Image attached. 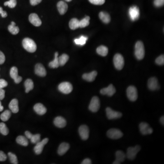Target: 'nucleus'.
Here are the masks:
<instances>
[{"label":"nucleus","instance_id":"cd10ccee","mask_svg":"<svg viewBox=\"0 0 164 164\" xmlns=\"http://www.w3.org/2000/svg\"><path fill=\"white\" fill-rule=\"evenodd\" d=\"M69 26L72 30H75L79 27V21L77 18H72L70 21Z\"/></svg>","mask_w":164,"mask_h":164},{"label":"nucleus","instance_id":"c9c22d12","mask_svg":"<svg viewBox=\"0 0 164 164\" xmlns=\"http://www.w3.org/2000/svg\"><path fill=\"white\" fill-rule=\"evenodd\" d=\"M87 39H88V37L82 36L79 38L75 39L74 40V42L77 45L83 46L85 44Z\"/></svg>","mask_w":164,"mask_h":164},{"label":"nucleus","instance_id":"5fc2aeb1","mask_svg":"<svg viewBox=\"0 0 164 164\" xmlns=\"http://www.w3.org/2000/svg\"><path fill=\"white\" fill-rule=\"evenodd\" d=\"M3 109H4V107H3V106H2V105H1V101H0V112L2 111Z\"/></svg>","mask_w":164,"mask_h":164},{"label":"nucleus","instance_id":"2eb2a0df","mask_svg":"<svg viewBox=\"0 0 164 164\" xmlns=\"http://www.w3.org/2000/svg\"><path fill=\"white\" fill-rule=\"evenodd\" d=\"M148 87L149 90L155 91L159 90L160 88L157 79L155 77H152L148 80Z\"/></svg>","mask_w":164,"mask_h":164},{"label":"nucleus","instance_id":"a18cd8bd","mask_svg":"<svg viewBox=\"0 0 164 164\" xmlns=\"http://www.w3.org/2000/svg\"><path fill=\"white\" fill-rule=\"evenodd\" d=\"M7 159V156L2 151H0V161H4Z\"/></svg>","mask_w":164,"mask_h":164},{"label":"nucleus","instance_id":"4468645a","mask_svg":"<svg viewBox=\"0 0 164 164\" xmlns=\"http://www.w3.org/2000/svg\"><path fill=\"white\" fill-rule=\"evenodd\" d=\"M10 74L11 77L14 79V82L16 84H19L22 81V77L18 76V69H17V67H11Z\"/></svg>","mask_w":164,"mask_h":164},{"label":"nucleus","instance_id":"58836bf2","mask_svg":"<svg viewBox=\"0 0 164 164\" xmlns=\"http://www.w3.org/2000/svg\"><path fill=\"white\" fill-rule=\"evenodd\" d=\"M31 141L32 144H36L40 141L41 135L40 134H36L32 135L31 138L30 139Z\"/></svg>","mask_w":164,"mask_h":164},{"label":"nucleus","instance_id":"a878e982","mask_svg":"<svg viewBox=\"0 0 164 164\" xmlns=\"http://www.w3.org/2000/svg\"><path fill=\"white\" fill-rule=\"evenodd\" d=\"M99 17L101 19V20L104 23L107 24L110 21V16L107 12L101 11L99 13Z\"/></svg>","mask_w":164,"mask_h":164},{"label":"nucleus","instance_id":"4be33fe9","mask_svg":"<svg viewBox=\"0 0 164 164\" xmlns=\"http://www.w3.org/2000/svg\"><path fill=\"white\" fill-rule=\"evenodd\" d=\"M97 74H98V73L96 71H93L91 73L84 74L82 76V78L87 81L91 82L95 80Z\"/></svg>","mask_w":164,"mask_h":164},{"label":"nucleus","instance_id":"0eeeda50","mask_svg":"<svg viewBox=\"0 0 164 164\" xmlns=\"http://www.w3.org/2000/svg\"><path fill=\"white\" fill-rule=\"evenodd\" d=\"M100 99L97 96H94L92 99L89 105V109L92 112H97L100 108Z\"/></svg>","mask_w":164,"mask_h":164},{"label":"nucleus","instance_id":"c756f323","mask_svg":"<svg viewBox=\"0 0 164 164\" xmlns=\"http://www.w3.org/2000/svg\"><path fill=\"white\" fill-rule=\"evenodd\" d=\"M24 86L26 93H28L34 88V84L32 80L31 79H27L25 81Z\"/></svg>","mask_w":164,"mask_h":164},{"label":"nucleus","instance_id":"bb28decb","mask_svg":"<svg viewBox=\"0 0 164 164\" xmlns=\"http://www.w3.org/2000/svg\"><path fill=\"white\" fill-rule=\"evenodd\" d=\"M58 56H59L58 52H56L55 54L54 59V60L50 62L49 64V66L51 68L56 69V68H57L59 66Z\"/></svg>","mask_w":164,"mask_h":164},{"label":"nucleus","instance_id":"b1692460","mask_svg":"<svg viewBox=\"0 0 164 164\" xmlns=\"http://www.w3.org/2000/svg\"><path fill=\"white\" fill-rule=\"evenodd\" d=\"M57 8L61 15L65 14L68 9V6L63 1H59L57 4Z\"/></svg>","mask_w":164,"mask_h":164},{"label":"nucleus","instance_id":"6e6552de","mask_svg":"<svg viewBox=\"0 0 164 164\" xmlns=\"http://www.w3.org/2000/svg\"><path fill=\"white\" fill-rule=\"evenodd\" d=\"M107 135L109 138L113 140L120 139L123 136V133L117 129H110L107 131Z\"/></svg>","mask_w":164,"mask_h":164},{"label":"nucleus","instance_id":"1a4fd4ad","mask_svg":"<svg viewBox=\"0 0 164 164\" xmlns=\"http://www.w3.org/2000/svg\"><path fill=\"white\" fill-rule=\"evenodd\" d=\"M106 115L109 120L119 119L122 117V114L120 112H117L113 110L110 107H108L106 109Z\"/></svg>","mask_w":164,"mask_h":164},{"label":"nucleus","instance_id":"ea45409f","mask_svg":"<svg viewBox=\"0 0 164 164\" xmlns=\"http://www.w3.org/2000/svg\"><path fill=\"white\" fill-rule=\"evenodd\" d=\"M16 5V0H10L9 1H6L4 3L5 6H8L11 8H13Z\"/></svg>","mask_w":164,"mask_h":164},{"label":"nucleus","instance_id":"603ef678","mask_svg":"<svg viewBox=\"0 0 164 164\" xmlns=\"http://www.w3.org/2000/svg\"><path fill=\"white\" fill-rule=\"evenodd\" d=\"M25 134L26 137L27 139H30L32 135V134L29 131H26Z\"/></svg>","mask_w":164,"mask_h":164},{"label":"nucleus","instance_id":"79ce46f5","mask_svg":"<svg viewBox=\"0 0 164 164\" xmlns=\"http://www.w3.org/2000/svg\"><path fill=\"white\" fill-rule=\"evenodd\" d=\"M92 4L96 5H101L105 3V0H89Z\"/></svg>","mask_w":164,"mask_h":164},{"label":"nucleus","instance_id":"72a5a7b5","mask_svg":"<svg viewBox=\"0 0 164 164\" xmlns=\"http://www.w3.org/2000/svg\"><path fill=\"white\" fill-rule=\"evenodd\" d=\"M11 116V112L10 110H6L1 114L0 116V118L2 121H6L9 120Z\"/></svg>","mask_w":164,"mask_h":164},{"label":"nucleus","instance_id":"9d476101","mask_svg":"<svg viewBox=\"0 0 164 164\" xmlns=\"http://www.w3.org/2000/svg\"><path fill=\"white\" fill-rule=\"evenodd\" d=\"M129 16L132 21L138 20L140 16V10L136 6H131L129 9Z\"/></svg>","mask_w":164,"mask_h":164},{"label":"nucleus","instance_id":"8fccbe9b","mask_svg":"<svg viewBox=\"0 0 164 164\" xmlns=\"http://www.w3.org/2000/svg\"><path fill=\"white\" fill-rule=\"evenodd\" d=\"M5 91L2 89H0V100H3L5 98Z\"/></svg>","mask_w":164,"mask_h":164},{"label":"nucleus","instance_id":"864d4df0","mask_svg":"<svg viewBox=\"0 0 164 164\" xmlns=\"http://www.w3.org/2000/svg\"><path fill=\"white\" fill-rule=\"evenodd\" d=\"M160 121L161 122V124L162 125H164V116H162V117L160 118Z\"/></svg>","mask_w":164,"mask_h":164},{"label":"nucleus","instance_id":"7c9ffc66","mask_svg":"<svg viewBox=\"0 0 164 164\" xmlns=\"http://www.w3.org/2000/svg\"><path fill=\"white\" fill-rule=\"evenodd\" d=\"M96 51L100 55L105 57L108 54V49L105 46H100L97 48Z\"/></svg>","mask_w":164,"mask_h":164},{"label":"nucleus","instance_id":"09e8293b","mask_svg":"<svg viewBox=\"0 0 164 164\" xmlns=\"http://www.w3.org/2000/svg\"><path fill=\"white\" fill-rule=\"evenodd\" d=\"M0 14L3 18H5L7 16V14L6 11L3 10L2 7H0Z\"/></svg>","mask_w":164,"mask_h":164},{"label":"nucleus","instance_id":"423d86ee","mask_svg":"<svg viewBox=\"0 0 164 164\" xmlns=\"http://www.w3.org/2000/svg\"><path fill=\"white\" fill-rule=\"evenodd\" d=\"M59 91L64 94H69L73 90V86L69 82H64L59 84L58 86Z\"/></svg>","mask_w":164,"mask_h":164},{"label":"nucleus","instance_id":"f03ea898","mask_svg":"<svg viewBox=\"0 0 164 164\" xmlns=\"http://www.w3.org/2000/svg\"><path fill=\"white\" fill-rule=\"evenodd\" d=\"M22 46L26 50L32 53L35 52L37 48L35 42L32 39L27 37L24 38L22 41Z\"/></svg>","mask_w":164,"mask_h":164},{"label":"nucleus","instance_id":"393cba45","mask_svg":"<svg viewBox=\"0 0 164 164\" xmlns=\"http://www.w3.org/2000/svg\"><path fill=\"white\" fill-rule=\"evenodd\" d=\"M9 109L13 113H17L19 111L18 101L16 99H13L9 105Z\"/></svg>","mask_w":164,"mask_h":164},{"label":"nucleus","instance_id":"37998d69","mask_svg":"<svg viewBox=\"0 0 164 164\" xmlns=\"http://www.w3.org/2000/svg\"><path fill=\"white\" fill-rule=\"evenodd\" d=\"M164 0H155L154 5L156 7H160L164 5Z\"/></svg>","mask_w":164,"mask_h":164},{"label":"nucleus","instance_id":"a19ab883","mask_svg":"<svg viewBox=\"0 0 164 164\" xmlns=\"http://www.w3.org/2000/svg\"><path fill=\"white\" fill-rule=\"evenodd\" d=\"M155 62L157 64L159 65H162L164 64V55H161L160 56L158 57L155 60Z\"/></svg>","mask_w":164,"mask_h":164},{"label":"nucleus","instance_id":"5701e85b","mask_svg":"<svg viewBox=\"0 0 164 164\" xmlns=\"http://www.w3.org/2000/svg\"><path fill=\"white\" fill-rule=\"evenodd\" d=\"M70 148V145L68 143L64 142L61 143L59 146L57 153L59 155H62L65 154Z\"/></svg>","mask_w":164,"mask_h":164},{"label":"nucleus","instance_id":"9b49d317","mask_svg":"<svg viewBox=\"0 0 164 164\" xmlns=\"http://www.w3.org/2000/svg\"><path fill=\"white\" fill-rule=\"evenodd\" d=\"M79 132L82 140H88L90 135V130L88 126L86 125H82L80 126L79 129Z\"/></svg>","mask_w":164,"mask_h":164},{"label":"nucleus","instance_id":"3c124183","mask_svg":"<svg viewBox=\"0 0 164 164\" xmlns=\"http://www.w3.org/2000/svg\"><path fill=\"white\" fill-rule=\"evenodd\" d=\"M92 163L91 160L90 159H89V158H86V159H85L82 162V164H91Z\"/></svg>","mask_w":164,"mask_h":164},{"label":"nucleus","instance_id":"39448f33","mask_svg":"<svg viewBox=\"0 0 164 164\" xmlns=\"http://www.w3.org/2000/svg\"><path fill=\"white\" fill-rule=\"evenodd\" d=\"M127 97L131 101H135L138 98L137 90L135 87L134 86H130L127 88L126 90Z\"/></svg>","mask_w":164,"mask_h":164},{"label":"nucleus","instance_id":"4c0bfd02","mask_svg":"<svg viewBox=\"0 0 164 164\" xmlns=\"http://www.w3.org/2000/svg\"><path fill=\"white\" fill-rule=\"evenodd\" d=\"M8 155L9 156V159L10 160L11 163L13 164H17L18 163L17 160V157L15 154L11 152H9L8 153Z\"/></svg>","mask_w":164,"mask_h":164},{"label":"nucleus","instance_id":"20e7f679","mask_svg":"<svg viewBox=\"0 0 164 164\" xmlns=\"http://www.w3.org/2000/svg\"><path fill=\"white\" fill-rule=\"evenodd\" d=\"M114 64L115 67L118 70H121L123 69L125 64L124 57L120 54L115 55L114 57Z\"/></svg>","mask_w":164,"mask_h":164},{"label":"nucleus","instance_id":"de8ad7c7","mask_svg":"<svg viewBox=\"0 0 164 164\" xmlns=\"http://www.w3.org/2000/svg\"><path fill=\"white\" fill-rule=\"evenodd\" d=\"M42 1V0H30V4L32 6L37 5L41 2Z\"/></svg>","mask_w":164,"mask_h":164},{"label":"nucleus","instance_id":"f257e3e1","mask_svg":"<svg viewBox=\"0 0 164 164\" xmlns=\"http://www.w3.org/2000/svg\"><path fill=\"white\" fill-rule=\"evenodd\" d=\"M135 54L136 59L139 60L143 59L145 54L144 44L141 41L137 42L135 45Z\"/></svg>","mask_w":164,"mask_h":164},{"label":"nucleus","instance_id":"2f4dec72","mask_svg":"<svg viewBox=\"0 0 164 164\" xmlns=\"http://www.w3.org/2000/svg\"><path fill=\"white\" fill-rule=\"evenodd\" d=\"M16 141L18 144L22 146H26L28 145V141L27 140V138L24 136H18L16 138Z\"/></svg>","mask_w":164,"mask_h":164},{"label":"nucleus","instance_id":"e433bc0d","mask_svg":"<svg viewBox=\"0 0 164 164\" xmlns=\"http://www.w3.org/2000/svg\"><path fill=\"white\" fill-rule=\"evenodd\" d=\"M0 133L4 135H7L9 133V130L4 123H0Z\"/></svg>","mask_w":164,"mask_h":164},{"label":"nucleus","instance_id":"c03bdc74","mask_svg":"<svg viewBox=\"0 0 164 164\" xmlns=\"http://www.w3.org/2000/svg\"><path fill=\"white\" fill-rule=\"evenodd\" d=\"M8 85V83L5 80L0 79V89L5 88Z\"/></svg>","mask_w":164,"mask_h":164},{"label":"nucleus","instance_id":"a211bd4d","mask_svg":"<svg viewBox=\"0 0 164 164\" xmlns=\"http://www.w3.org/2000/svg\"><path fill=\"white\" fill-rule=\"evenodd\" d=\"M116 160L113 164H120L125 161L126 159V154L121 150H118L115 153Z\"/></svg>","mask_w":164,"mask_h":164},{"label":"nucleus","instance_id":"6e6d98bb","mask_svg":"<svg viewBox=\"0 0 164 164\" xmlns=\"http://www.w3.org/2000/svg\"><path fill=\"white\" fill-rule=\"evenodd\" d=\"M65 1L67 2H69V1H71L72 0H65Z\"/></svg>","mask_w":164,"mask_h":164},{"label":"nucleus","instance_id":"412c9836","mask_svg":"<svg viewBox=\"0 0 164 164\" xmlns=\"http://www.w3.org/2000/svg\"><path fill=\"white\" fill-rule=\"evenodd\" d=\"M36 113L38 115H42L47 112V109L41 103L36 104L33 107Z\"/></svg>","mask_w":164,"mask_h":164},{"label":"nucleus","instance_id":"49530a36","mask_svg":"<svg viewBox=\"0 0 164 164\" xmlns=\"http://www.w3.org/2000/svg\"><path fill=\"white\" fill-rule=\"evenodd\" d=\"M5 61V56L2 52L0 51V64H4Z\"/></svg>","mask_w":164,"mask_h":164},{"label":"nucleus","instance_id":"6ab92c4d","mask_svg":"<svg viewBox=\"0 0 164 164\" xmlns=\"http://www.w3.org/2000/svg\"><path fill=\"white\" fill-rule=\"evenodd\" d=\"M35 73L40 77H45L47 74V72L45 67L41 64H37L35 67Z\"/></svg>","mask_w":164,"mask_h":164},{"label":"nucleus","instance_id":"f8f14e48","mask_svg":"<svg viewBox=\"0 0 164 164\" xmlns=\"http://www.w3.org/2000/svg\"><path fill=\"white\" fill-rule=\"evenodd\" d=\"M49 141L48 138H45L42 141H40L38 143H37L36 145L34 148V150L35 153L36 155H40L42 153L44 146Z\"/></svg>","mask_w":164,"mask_h":164},{"label":"nucleus","instance_id":"ddd939ff","mask_svg":"<svg viewBox=\"0 0 164 164\" xmlns=\"http://www.w3.org/2000/svg\"><path fill=\"white\" fill-rule=\"evenodd\" d=\"M140 131L143 135L151 134L153 133V129L150 127L149 125L145 122H142L139 125Z\"/></svg>","mask_w":164,"mask_h":164},{"label":"nucleus","instance_id":"7ed1b4c3","mask_svg":"<svg viewBox=\"0 0 164 164\" xmlns=\"http://www.w3.org/2000/svg\"><path fill=\"white\" fill-rule=\"evenodd\" d=\"M141 149V147L140 145H137L135 147H130L127 149L126 153V158L130 160H133L136 157L137 153L140 151Z\"/></svg>","mask_w":164,"mask_h":164},{"label":"nucleus","instance_id":"c85d7f7f","mask_svg":"<svg viewBox=\"0 0 164 164\" xmlns=\"http://www.w3.org/2000/svg\"><path fill=\"white\" fill-rule=\"evenodd\" d=\"M8 30L13 35H16L19 32V27L16 26V23L14 21H12L11 25L8 26Z\"/></svg>","mask_w":164,"mask_h":164},{"label":"nucleus","instance_id":"f704fd0d","mask_svg":"<svg viewBox=\"0 0 164 164\" xmlns=\"http://www.w3.org/2000/svg\"><path fill=\"white\" fill-rule=\"evenodd\" d=\"M90 16H86L85 18L82 19L79 21V27L80 28H84L89 26L90 24Z\"/></svg>","mask_w":164,"mask_h":164},{"label":"nucleus","instance_id":"473e14b6","mask_svg":"<svg viewBox=\"0 0 164 164\" xmlns=\"http://www.w3.org/2000/svg\"><path fill=\"white\" fill-rule=\"evenodd\" d=\"M69 59V55L66 54H63L59 57V66H63L64 65L66 62L68 61Z\"/></svg>","mask_w":164,"mask_h":164},{"label":"nucleus","instance_id":"dca6fc26","mask_svg":"<svg viewBox=\"0 0 164 164\" xmlns=\"http://www.w3.org/2000/svg\"><path fill=\"white\" fill-rule=\"evenodd\" d=\"M100 92L101 95H107L110 97H111L115 93L116 89L113 85L110 84L107 88L101 89Z\"/></svg>","mask_w":164,"mask_h":164},{"label":"nucleus","instance_id":"aec40b11","mask_svg":"<svg viewBox=\"0 0 164 164\" xmlns=\"http://www.w3.org/2000/svg\"><path fill=\"white\" fill-rule=\"evenodd\" d=\"M54 124L56 127L59 128H64L67 125L65 119L61 116H58L54 120Z\"/></svg>","mask_w":164,"mask_h":164},{"label":"nucleus","instance_id":"f3484780","mask_svg":"<svg viewBox=\"0 0 164 164\" xmlns=\"http://www.w3.org/2000/svg\"><path fill=\"white\" fill-rule=\"evenodd\" d=\"M29 21L33 25L39 26L42 25V21L36 13H32L29 16Z\"/></svg>","mask_w":164,"mask_h":164}]
</instances>
